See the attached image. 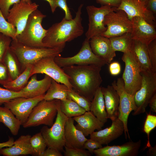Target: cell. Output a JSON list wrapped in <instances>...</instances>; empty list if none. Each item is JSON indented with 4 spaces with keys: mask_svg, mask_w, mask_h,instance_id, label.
Here are the masks:
<instances>
[{
    "mask_svg": "<svg viewBox=\"0 0 156 156\" xmlns=\"http://www.w3.org/2000/svg\"><path fill=\"white\" fill-rule=\"evenodd\" d=\"M101 67L93 65H73L62 68L68 76L73 89L91 101L102 82Z\"/></svg>",
    "mask_w": 156,
    "mask_h": 156,
    "instance_id": "obj_1",
    "label": "cell"
},
{
    "mask_svg": "<svg viewBox=\"0 0 156 156\" xmlns=\"http://www.w3.org/2000/svg\"><path fill=\"white\" fill-rule=\"evenodd\" d=\"M81 4L76 13L75 17L68 20L64 18L60 22L53 25L47 30L42 42L46 47L62 51L67 42L81 36L84 32L82 25Z\"/></svg>",
    "mask_w": 156,
    "mask_h": 156,
    "instance_id": "obj_2",
    "label": "cell"
},
{
    "mask_svg": "<svg viewBox=\"0 0 156 156\" xmlns=\"http://www.w3.org/2000/svg\"><path fill=\"white\" fill-rule=\"evenodd\" d=\"M46 16L38 9L32 12L29 16L24 29L16 36V41L31 47H46L42 40L47 30L42 25V21Z\"/></svg>",
    "mask_w": 156,
    "mask_h": 156,
    "instance_id": "obj_3",
    "label": "cell"
},
{
    "mask_svg": "<svg viewBox=\"0 0 156 156\" xmlns=\"http://www.w3.org/2000/svg\"><path fill=\"white\" fill-rule=\"evenodd\" d=\"M10 48L17 58L23 71L27 65H33L46 57L60 55L62 51L55 48L28 46L14 40H12Z\"/></svg>",
    "mask_w": 156,
    "mask_h": 156,
    "instance_id": "obj_4",
    "label": "cell"
},
{
    "mask_svg": "<svg viewBox=\"0 0 156 156\" xmlns=\"http://www.w3.org/2000/svg\"><path fill=\"white\" fill-rule=\"evenodd\" d=\"M68 118L61 112L60 100H58L57 112L55 121L50 128L45 125L40 130L47 147L54 148L61 153L64 152L65 146V126Z\"/></svg>",
    "mask_w": 156,
    "mask_h": 156,
    "instance_id": "obj_5",
    "label": "cell"
},
{
    "mask_svg": "<svg viewBox=\"0 0 156 156\" xmlns=\"http://www.w3.org/2000/svg\"><path fill=\"white\" fill-rule=\"evenodd\" d=\"M58 100L44 99L39 102L33 108L23 127L27 128L41 125L51 127L57 114Z\"/></svg>",
    "mask_w": 156,
    "mask_h": 156,
    "instance_id": "obj_6",
    "label": "cell"
},
{
    "mask_svg": "<svg viewBox=\"0 0 156 156\" xmlns=\"http://www.w3.org/2000/svg\"><path fill=\"white\" fill-rule=\"evenodd\" d=\"M122 60L125 63L122 77L124 88L128 93L134 96L141 87L142 76L140 66L131 51L124 53Z\"/></svg>",
    "mask_w": 156,
    "mask_h": 156,
    "instance_id": "obj_7",
    "label": "cell"
},
{
    "mask_svg": "<svg viewBox=\"0 0 156 156\" xmlns=\"http://www.w3.org/2000/svg\"><path fill=\"white\" fill-rule=\"evenodd\" d=\"M55 62L62 68L71 65H93L102 67L107 63L96 55L90 47V40L86 38L83 42L79 52L75 55L68 57H63L59 55L54 58Z\"/></svg>",
    "mask_w": 156,
    "mask_h": 156,
    "instance_id": "obj_8",
    "label": "cell"
},
{
    "mask_svg": "<svg viewBox=\"0 0 156 156\" xmlns=\"http://www.w3.org/2000/svg\"><path fill=\"white\" fill-rule=\"evenodd\" d=\"M141 87L134 94L135 102L137 107L133 115H137L144 113L149 102L156 94V72L152 70L141 71Z\"/></svg>",
    "mask_w": 156,
    "mask_h": 156,
    "instance_id": "obj_9",
    "label": "cell"
},
{
    "mask_svg": "<svg viewBox=\"0 0 156 156\" xmlns=\"http://www.w3.org/2000/svg\"><path fill=\"white\" fill-rule=\"evenodd\" d=\"M107 26L106 30L101 35L109 38L131 33V21L122 10H116L109 12L105 16L103 22Z\"/></svg>",
    "mask_w": 156,
    "mask_h": 156,
    "instance_id": "obj_10",
    "label": "cell"
},
{
    "mask_svg": "<svg viewBox=\"0 0 156 156\" xmlns=\"http://www.w3.org/2000/svg\"><path fill=\"white\" fill-rule=\"evenodd\" d=\"M112 85L117 91L119 97L118 118L123 123L126 138L128 136L130 138L127 126L128 117L132 111L135 112L137 109L134 96L128 93L125 90L122 78H119L117 81L114 80Z\"/></svg>",
    "mask_w": 156,
    "mask_h": 156,
    "instance_id": "obj_11",
    "label": "cell"
},
{
    "mask_svg": "<svg viewBox=\"0 0 156 156\" xmlns=\"http://www.w3.org/2000/svg\"><path fill=\"white\" fill-rule=\"evenodd\" d=\"M55 57L43 58L33 64L31 77L37 74H44L58 83L66 85L70 89L73 87L69 81V77L62 68L55 62Z\"/></svg>",
    "mask_w": 156,
    "mask_h": 156,
    "instance_id": "obj_12",
    "label": "cell"
},
{
    "mask_svg": "<svg viewBox=\"0 0 156 156\" xmlns=\"http://www.w3.org/2000/svg\"><path fill=\"white\" fill-rule=\"evenodd\" d=\"M117 8L108 5H101L99 8L94 5L87 6L86 9L89 23L86 38L90 40L93 37L104 33L107 29L103 23L105 16L109 12L116 11Z\"/></svg>",
    "mask_w": 156,
    "mask_h": 156,
    "instance_id": "obj_13",
    "label": "cell"
},
{
    "mask_svg": "<svg viewBox=\"0 0 156 156\" xmlns=\"http://www.w3.org/2000/svg\"><path fill=\"white\" fill-rule=\"evenodd\" d=\"M36 3H29L21 0L14 4L9 10L7 20L16 29V37L23 31L31 14L37 9Z\"/></svg>",
    "mask_w": 156,
    "mask_h": 156,
    "instance_id": "obj_14",
    "label": "cell"
},
{
    "mask_svg": "<svg viewBox=\"0 0 156 156\" xmlns=\"http://www.w3.org/2000/svg\"><path fill=\"white\" fill-rule=\"evenodd\" d=\"M44 95L33 98L17 97L5 103L4 106L10 110L23 126L34 107L44 99Z\"/></svg>",
    "mask_w": 156,
    "mask_h": 156,
    "instance_id": "obj_15",
    "label": "cell"
},
{
    "mask_svg": "<svg viewBox=\"0 0 156 156\" xmlns=\"http://www.w3.org/2000/svg\"><path fill=\"white\" fill-rule=\"evenodd\" d=\"M146 4L140 0H121V3L117 10H123L130 20L133 17H140L155 27L154 14L147 9Z\"/></svg>",
    "mask_w": 156,
    "mask_h": 156,
    "instance_id": "obj_16",
    "label": "cell"
},
{
    "mask_svg": "<svg viewBox=\"0 0 156 156\" xmlns=\"http://www.w3.org/2000/svg\"><path fill=\"white\" fill-rule=\"evenodd\" d=\"M131 36L133 40L148 45L156 39L155 27L142 18L133 17L131 20Z\"/></svg>",
    "mask_w": 156,
    "mask_h": 156,
    "instance_id": "obj_17",
    "label": "cell"
},
{
    "mask_svg": "<svg viewBox=\"0 0 156 156\" xmlns=\"http://www.w3.org/2000/svg\"><path fill=\"white\" fill-rule=\"evenodd\" d=\"M140 140L129 141L120 145L107 146L94 150L96 156H137L141 146Z\"/></svg>",
    "mask_w": 156,
    "mask_h": 156,
    "instance_id": "obj_18",
    "label": "cell"
},
{
    "mask_svg": "<svg viewBox=\"0 0 156 156\" xmlns=\"http://www.w3.org/2000/svg\"><path fill=\"white\" fill-rule=\"evenodd\" d=\"M124 131L123 122L117 118L112 120L110 127L94 131L90 135V138L98 141L102 145H107L121 136Z\"/></svg>",
    "mask_w": 156,
    "mask_h": 156,
    "instance_id": "obj_19",
    "label": "cell"
},
{
    "mask_svg": "<svg viewBox=\"0 0 156 156\" xmlns=\"http://www.w3.org/2000/svg\"><path fill=\"white\" fill-rule=\"evenodd\" d=\"M90 44L94 54L107 64L110 63L116 56V52L108 38L101 35L96 36L90 40Z\"/></svg>",
    "mask_w": 156,
    "mask_h": 156,
    "instance_id": "obj_20",
    "label": "cell"
},
{
    "mask_svg": "<svg viewBox=\"0 0 156 156\" xmlns=\"http://www.w3.org/2000/svg\"><path fill=\"white\" fill-rule=\"evenodd\" d=\"M77 122L76 128L86 137L90 135L95 130L102 129L104 123L99 120L90 111H86L83 114L73 118Z\"/></svg>",
    "mask_w": 156,
    "mask_h": 156,
    "instance_id": "obj_21",
    "label": "cell"
},
{
    "mask_svg": "<svg viewBox=\"0 0 156 156\" xmlns=\"http://www.w3.org/2000/svg\"><path fill=\"white\" fill-rule=\"evenodd\" d=\"M31 77L26 85L21 91L26 98H33L44 94L50 87L52 79L46 75L40 80H37L36 74Z\"/></svg>",
    "mask_w": 156,
    "mask_h": 156,
    "instance_id": "obj_22",
    "label": "cell"
},
{
    "mask_svg": "<svg viewBox=\"0 0 156 156\" xmlns=\"http://www.w3.org/2000/svg\"><path fill=\"white\" fill-rule=\"evenodd\" d=\"M31 135H22L14 142L11 146L0 148V155L4 156H18L22 155H34L30 139Z\"/></svg>",
    "mask_w": 156,
    "mask_h": 156,
    "instance_id": "obj_23",
    "label": "cell"
},
{
    "mask_svg": "<svg viewBox=\"0 0 156 156\" xmlns=\"http://www.w3.org/2000/svg\"><path fill=\"white\" fill-rule=\"evenodd\" d=\"M73 118H68L65 128V145L68 148H83L86 137L74 124Z\"/></svg>",
    "mask_w": 156,
    "mask_h": 156,
    "instance_id": "obj_24",
    "label": "cell"
},
{
    "mask_svg": "<svg viewBox=\"0 0 156 156\" xmlns=\"http://www.w3.org/2000/svg\"><path fill=\"white\" fill-rule=\"evenodd\" d=\"M108 118L113 120L118 118L119 97L113 86L101 87Z\"/></svg>",
    "mask_w": 156,
    "mask_h": 156,
    "instance_id": "obj_25",
    "label": "cell"
},
{
    "mask_svg": "<svg viewBox=\"0 0 156 156\" xmlns=\"http://www.w3.org/2000/svg\"><path fill=\"white\" fill-rule=\"evenodd\" d=\"M131 51L139 63L141 71L152 70L147 45L133 40Z\"/></svg>",
    "mask_w": 156,
    "mask_h": 156,
    "instance_id": "obj_26",
    "label": "cell"
},
{
    "mask_svg": "<svg viewBox=\"0 0 156 156\" xmlns=\"http://www.w3.org/2000/svg\"><path fill=\"white\" fill-rule=\"evenodd\" d=\"M90 111L104 124L107 122L108 118L101 87L97 90L91 101Z\"/></svg>",
    "mask_w": 156,
    "mask_h": 156,
    "instance_id": "obj_27",
    "label": "cell"
},
{
    "mask_svg": "<svg viewBox=\"0 0 156 156\" xmlns=\"http://www.w3.org/2000/svg\"><path fill=\"white\" fill-rule=\"evenodd\" d=\"M32 64L27 65L24 70L15 79L5 83L2 85L5 88L15 91H21L27 84L31 77Z\"/></svg>",
    "mask_w": 156,
    "mask_h": 156,
    "instance_id": "obj_28",
    "label": "cell"
},
{
    "mask_svg": "<svg viewBox=\"0 0 156 156\" xmlns=\"http://www.w3.org/2000/svg\"><path fill=\"white\" fill-rule=\"evenodd\" d=\"M2 123L14 135H17L21 125L19 121L10 110L4 106L0 107V123Z\"/></svg>",
    "mask_w": 156,
    "mask_h": 156,
    "instance_id": "obj_29",
    "label": "cell"
},
{
    "mask_svg": "<svg viewBox=\"0 0 156 156\" xmlns=\"http://www.w3.org/2000/svg\"><path fill=\"white\" fill-rule=\"evenodd\" d=\"M70 90L65 84H60L52 79L50 87L45 94L44 99L47 101L54 99L65 100L67 99L68 92Z\"/></svg>",
    "mask_w": 156,
    "mask_h": 156,
    "instance_id": "obj_30",
    "label": "cell"
},
{
    "mask_svg": "<svg viewBox=\"0 0 156 156\" xmlns=\"http://www.w3.org/2000/svg\"><path fill=\"white\" fill-rule=\"evenodd\" d=\"M3 62L7 69L11 80L15 79L23 71L19 61L10 47L5 54Z\"/></svg>",
    "mask_w": 156,
    "mask_h": 156,
    "instance_id": "obj_31",
    "label": "cell"
},
{
    "mask_svg": "<svg viewBox=\"0 0 156 156\" xmlns=\"http://www.w3.org/2000/svg\"><path fill=\"white\" fill-rule=\"evenodd\" d=\"M111 45L116 52L119 51L125 53L131 51L133 40L131 33L109 38Z\"/></svg>",
    "mask_w": 156,
    "mask_h": 156,
    "instance_id": "obj_32",
    "label": "cell"
},
{
    "mask_svg": "<svg viewBox=\"0 0 156 156\" xmlns=\"http://www.w3.org/2000/svg\"><path fill=\"white\" fill-rule=\"evenodd\" d=\"M60 107L61 112L68 118L79 116L86 111L75 102L68 99L60 100Z\"/></svg>",
    "mask_w": 156,
    "mask_h": 156,
    "instance_id": "obj_33",
    "label": "cell"
},
{
    "mask_svg": "<svg viewBox=\"0 0 156 156\" xmlns=\"http://www.w3.org/2000/svg\"><path fill=\"white\" fill-rule=\"evenodd\" d=\"M30 142L33 151V156H41L47 147L45 141L40 132L31 136Z\"/></svg>",
    "mask_w": 156,
    "mask_h": 156,
    "instance_id": "obj_34",
    "label": "cell"
},
{
    "mask_svg": "<svg viewBox=\"0 0 156 156\" xmlns=\"http://www.w3.org/2000/svg\"><path fill=\"white\" fill-rule=\"evenodd\" d=\"M0 9V33L16 40V27L6 20Z\"/></svg>",
    "mask_w": 156,
    "mask_h": 156,
    "instance_id": "obj_35",
    "label": "cell"
},
{
    "mask_svg": "<svg viewBox=\"0 0 156 156\" xmlns=\"http://www.w3.org/2000/svg\"><path fill=\"white\" fill-rule=\"evenodd\" d=\"M67 99L75 102L86 111H90L91 101L79 94L73 89L68 92Z\"/></svg>",
    "mask_w": 156,
    "mask_h": 156,
    "instance_id": "obj_36",
    "label": "cell"
},
{
    "mask_svg": "<svg viewBox=\"0 0 156 156\" xmlns=\"http://www.w3.org/2000/svg\"><path fill=\"white\" fill-rule=\"evenodd\" d=\"M20 97H25L21 91L15 92L0 87V106L13 99Z\"/></svg>",
    "mask_w": 156,
    "mask_h": 156,
    "instance_id": "obj_37",
    "label": "cell"
},
{
    "mask_svg": "<svg viewBox=\"0 0 156 156\" xmlns=\"http://www.w3.org/2000/svg\"><path fill=\"white\" fill-rule=\"evenodd\" d=\"M156 127V116L150 114L147 115L143 127L144 132L147 134L148 140L146 147L151 146L149 141V134Z\"/></svg>",
    "mask_w": 156,
    "mask_h": 156,
    "instance_id": "obj_38",
    "label": "cell"
},
{
    "mask_svg": "<svg viewBox=\"0 0 156 156\" xmlns=\"http://www.w3.org/2000/svg\"><path fill=\"white\" fill-rule=\"evenodd\" d=\"M12 39L0 33V62H3L5 54L10 48Z\"/></svg>",
    "mask_w": 156,
    "mask_h": 156,
    "instance_id": "obj_39",
    "label": "cell"
},
{
    "mask_svg": "<svg viewBox=\"0 0 156 156\" xmlns=\"http://www.w3.org/2000/svg\"><path fill=\"white\" fill-rule=\"evenodd\" d=\"M21 0H0V9L5 18L7 19L10 7ZM32 3L31 0H23Z\"/></svg>",
    "mask_w": 156,
    "mask_h": 156,
    "instance_id": "obj_40",
    "label": "cell"
},
{
    "mask_svg": "<svg viewBox=\"0 0 156 156\" xmlns=\"http://www.w3.org/2000/svg\"><path fill=\"white\" fill-rule=\"evenodd\" d=\"M152 70L156 72V39L147 45Z\"/></svg>",
    "mask_w": 156,
    "mask_h": 156,
    "instance_id": "obj_41",
    "label": "cell"
},
{
    "mask_svg": "<svg viewBox=\"0 0 156 156\" xmlns=\"http://www.w3.org/2000/svg\"><path fill=\"white\" fill-rule=\"evenodd\" d=\"M64 151L65 156H90L92 154L88 151L83 148H71L64 146Z\"/></svg>",
    "mask_w": 156,
    "mask_h": 156,
    "instance_id": "obj_42",
    "label": "cell"
},
{
    "mask_svg": "<svg viewBox=\"0 0 156 156\" xmlns=\"http://www.w3.org/2000/svg\"><path fill=\"white\" fill-rule=\"evenodd\" d=\"M103 147L102 145L98 141L91 139H87L84 142L83 148L86 149L92 155L94 150Z\"/></svg>",
    "mask_w": 156,
    "mask_h": 156,
    "instance_id": "obj_43",
    "label": "cell"
},
{
    "mask_svg": "<svg viewBox=\"0 0 156 156\" xmlns=\"http://www.w3.org/2000/svg\"><path fill=\"white\" fill-rule=\"evenodd\" d=\"M56 2L57 7H60L64 12V18L68 20L72 19V16L67 3V0H56Z\"/></svg>",
    "mask_w": 156,
    "mask_h": 156,
    "instance_id": "obj_44",
    "label": "cell"
},
{
    "mask_svg": "<svg viewBox=\"0 0 156 156\" xmlns=\"http://www.w3.org/2000/svg\"><path fill=\"white\" fill-rule=\"evenodd\" d=\"M11 80L7 69L3 62H0V84Z\"/></svg>",
    "mask_w": 156,
    "mask_h": 156,
    "instance_id": "obj_45",
    "label": "cell"
},
{
    "mask_svg": "<svg viewBox=\"0 0 156 156\" xmlns=\"http://www.w3.org/2000/svg\"><path fill=\"white\" fill-rule=\"evenodd\" d=\"M109 71L110 74L113 76L118 75L121 71V67L120 63L117 62L111 63L109 65Z\"/></svg>",
    "mask_w": 156,
    "mask_h": 156,
    "instance_id": "obj_46",
    "label": "cell"
},
{
    "mask_svg": "<svg viewBox=\"0 0 156 156\" xmlns=\"http://www.w3.org/2000/svg\"><path fill=\"white\" fill-rule=\"evenodd\" d=\"M98 3L101 5H108L118 8L120 6L121 0H96Z\"/></svg>",
    "mask_w": 156,
    "mask_h": 156,
    "instance_id": "obj_47",
    "label": "cell"
},
{
    "mask_svg": "<svg viewBox=\"0 0 156 156\" xmlns=\"http://www.w3.org/2000/svg\"><path fill=\"white\" fill-rule=\"evenodd\" d=\"M61 152L56 149L50 148L47 147L41 156H62Z\"/></svg>",
    "mask_w": 156,
    "mask_h": 156,
    "instance_id": "obj_48",
    "label": "cell"
},
{
    "mask_svg": "<svg viewBox=\"0 0 156 156\" xmlns=\"http://www.w3.org/2000/svg\"><path fill=\"white\" fill-rule=\"evenodd\" d=\"M147 9L154 14L156 13V0H148L147 4Z\"/></svg>",
    "mask_w": 156,
    "mask_h": 156,
    "instance_id": "obj_49",
    "label": "cell"
},
{
    "mask_svg": "<svg viewBox=\"0 0 156 156\" xmlns=\"http://www.w3.org/2000/svg\"><path fill=\"white\" fill-rule=\"evenodd\" d=\"M148 105L151 110L154 112H156V94L153 96L150 100Z\"/></svg>",
    "mask_w": 156,
    "mask_h": 156,
    "instance_id": "obj_50",
    "label": "cell"
},
{
    "mask_svg": "<svg viewBox=\"0 0 156 156\" xmlns=\"http://www.w3.org/2000/svg\"><path fill=\"white\" fill-rule=\"evenodd\" d=\"M14 140L13 138H10L6 142L0 143V148L12 146L14 143Z\"/></svg>",
    "mask_w": 156,
    "mask_h": 156,
    "instance_id": "obj_51",
    "label": "cell"
},
{
    "mask_svg": "<svg viewBox=\"0 0 156 156\" xmlns=\"http://www.w3.org/2000/svg\"><path fill=\"white\" fill-rule=\"evenodd\" d=\"M49 3L51 8L52 12L53 13L57 7L56 4V0H45Z\"/></svg>",
    "mask_w": 156,
    "mask_h": 156,
    "instance_id": "obj_52",
    "label": "cell"
},
{
    "mask_svg": "<svg viewBox=\"0 0 156 156\" xmlns=\"http://www.w3.org/2000/svg\"><path fill=\"white\" fill-rule=\"evenodd\" d=\"M156 145L152 147L151 146L149 148L148 150L147 151L146 155L148 156H156Z\"/></svg>",
    "mask_w": 156,
    "mask_h": 156,
    "instance_id": "obj_53",
    "label": "cell"
},
{
    "mask_svg": "<svg viewBox=\"0 0 156 156\" xmlns=\"http://www.w3.org/2000/svg\"><path fill=\"white\" fill-rule=\"evenodd\" d=\"M140 0L143 1L145 2L146 3L148 1V0Z\"/></svg>",
    "mask_w": 156,
    "mask_h": 156,
    "instance_id": "obj_54",
    "label": "cell"
}]
</instances>
